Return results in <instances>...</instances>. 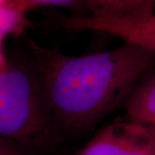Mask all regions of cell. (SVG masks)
I'll list each match as a JSON object with an SVG mask.
<instances>
[{"label":"cell","mask_w":155,"mask_h":155,"mask_svg":"<svg viewBox=\"0 0 155 155\" xmlns=\"http://www.w3.org/2000/svg\"><path fill=\"white\" fill-rule=\"evenodd\" d=\"M26 14L13 8H0V42L11 35H20L28 25Z\"/></svg>","instance_id":"cell-7"},{"label":"cell","mask_w":155,"mask_h":155,"mask_svg":"<svg viewBox=\"0 0 155 155\" xmlns=\"http://www.w3.org/2000/svg\"><path fill=\"white\" fill-rule=\"evenodd\" d=\"M41 6H55L66 8L74 12H78V17H82L81 13L84 10L88 11L84 0H18L19 10L24 14Z\"/></svg>","instance_id":"cell-8"},{"label":"cell","mask_w":155,"mask_h":155,"mask_svg":"<svg viewBox=\"0 0 155 155\" xmlns=\"http://www.w3.org/2000/svg\"><path fill=\"white\" fill-rule=\"evenodd\" d=\"M74 155H155V125L127 118L110 122Z\"/></svg>","instance_id":"cell-3"},{"label":"cell","mask_w":155,"mask_h":155,"mask_svg":"<svg viewBox=\"0 0 155 155\" xmlns=\"http://www.w3.org/2000/svg\"><path fill=\"white\" fill-rule=\"evenodd\" d=\"M28 44L53 122L68 132L91 128L124 104L155 66V54L127 42L81 56Z\"/></svg>","instance_id":"cell-1"},{"label":"cell","mask_w":155,"mask_h":155,"mask_svg":"<svg viewBox=\"0 0 155 155\" xmlns=\"http://www.w3.org/2000/svg\"><path fill=\"white\" fill-rule=\"evenodd\" d=\"M70 29L93 30L116 35L124 41L155 54V10L139 12L119 18L70 17L62 21Z\"/></svg>","instance_id":"cell-4"},{"label":"cell","mask_w":155,"mask_h":155,"mask_svg":"<svg viewBox=\"0 0 155 155\" xmlns=\"http://www.w3.org/2000/svg\"><path fill=\"white\" fill-rule=\"evenodd\" d=\"M0 8H13L20 11L18 7V0H0Z\"/></svg>","instance_id":"cell-10"},{"label":"cell","mask_w":155,"mask_h":155,"mask_svg":"<svg viewBox=\"0 0 155 155\" xmlns=\"http://www.w3.org/2000/svg\"><path fill=\"white\" fill-rule=\"evenodd\" d=\"M123 106L127 119L155 125V75L139 84Z\"/></svg>","instance_id":"cell-5"},{"label":"cell","mask_w":155,"mask_h":155,"mask_svg":"<svg viewBox=\"0 0 155 155\" xmlns=\"http://www.w3.org/2000/svg\"><path fill=\"white\" fill-rule=\"evenodd\" d=\"M53 119L37 68L28 61L8 62L0 71V139L22 149L41 151Z\"/></svg>","instance_id":"cell-2"},{"label":"cell","mask_w":155,"mask_h":155,"mask_svg":"<svg viewBox=\"0 0 155 155\" xmlns=\"http://www.w3.org/2000/svg\"><path fill=\"white\" fill-rule=\"evenodd\" d=\"M89 17L96 18L125 17L148 10H155V0H84Z\"/></svg>","instance_id":"cell-6"},{"label":"cell","mask_w":155,"mask_h":155,"mask_svg":"<svg viewBox=\"0 0 155 155\" xmlns=\"http://www.w3.org/2000/svg\"><path fill=\"white\" fill-rule=\"evenodd\" d=\"M0 155H26V153L17 145L0 139Z\"/></svg>","instance_id":"cell-9"}]
</instances>
